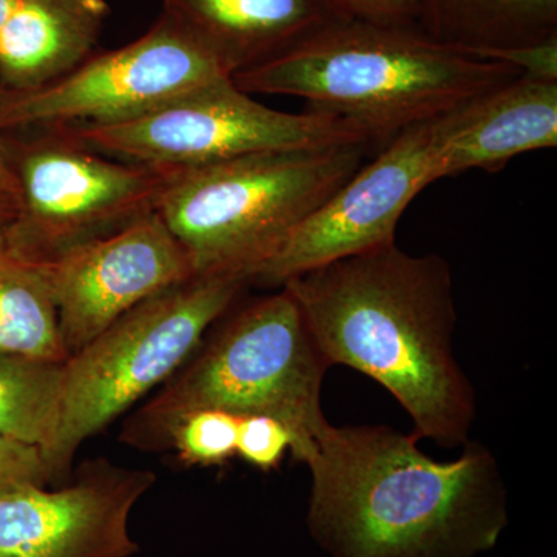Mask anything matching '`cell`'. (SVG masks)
Segmentation results:
<instances>
[{
    "instance_id": "cell-1",
    "label": "cell",
    "mask_w": 557,
    "mask_h": 557,
    "mask_svg": "<svg viewBox=\"0 0 557 557\" xmlns=\"http://www.w3.org/2000/svg\"><path fill=\"white\" fill-rule=\"evenodd\" d=\"M416 434L388 426H333L318 435L307 525L332 557H478L508 525L496 457L468 442L437 461Z\"/></svg>"
},
{
    "instance_id": "cell-2",
    "label": "cell",
    "mask_w": 557,
    "mask_h": 557,
    "mask_svg": "<svg viewBox=\"0 0 557 557\" xmlns=\"http://www.w3.org/2000/svg\"><path fill=\"white\" fill-rule=\"evenodd\" d=\"M311 336L330 364L381 384L418 438L465 446L478 395L454 354V277L438 255L413 256L397 242L289 278Z\"/></svg>"
},
{
    "instance_id": "cell-3",
    "label": "cell",
    "mask_w": 557,
    "mask_h": 557,
    "mask_svg": "<svg viewBox=\"0 0 557 557\" xmlns=\"http://www.w3.org/2000/svg\"><path fill=\"white\" fill-rule=\"evenodd\" d=\"M518 76L504 62L469 57L418 27L335 20L233 81L249 95L307 101L384 146Z\"/></svg>"
},
{
    "instance_id": "cell-4",
    "label": "cell",
    "mask_w": 557,
    "mask_h": 557,
    "mask_svg": "<svg viewBox=\"0 0 557 557\" xmlns=\"http://www.w3.org/2000/svg\"><path fill=\"white\" fill-rule=\"evenodd\" d=\"M231 309L166 386L131 418L123 440L157 449L172 421L193 410L263 413L292 429L293 457L304 463L329 424L321 392L332 364L287 289Z\"/></svg>"
},
{
    "instance_id": "cell-5",
    "label": "cell",
    "mask_w": 557,
    "mask_h": 557,
    "mask_svg": "<svg viewBox=\"0 0 557 557\" xmlns=\"http://www.w3.org/2000/svg\"><path fill=\"white\" fill-rule=\"evenodd\" d=\"M369 145L249 153L180 170L156 212L188 255L194 276L251 282L364 164Z\"/></svg>"
},
{
    "instance_id": "cell-6",
    "label": "cell",
    "mask_w": 557,
    "mask_h": 557,
    "mask_svg": "<svg viewBox=\"0 0 557 557\" xmlns=\"http://www.w3.org/2000/svg\"><path fill=\"white\" fill-rule=\"evenodd\" d=\"M245 278L194 276L127 311L64 362L61 418L47 450L51 478L86 440L178 372L237 302Z\"/></svg>"
},
{
    "instance_id": "cell-7",
    "label": "cell",
    "mask_w": 557,
    "mask_h": 557,
    "mask_svg": "<svg viewBox=\"0 0 557 557\" xmlns=\"http://www.w3.org/2000/svg\"><path fill=\"white\" fill-rule=\"evenodd\" d=\"M2 135L20 189L16 218L3 237L30 262H51L152 214L180 171L112 159L67 126Z\"/></svg>"
},
{
    "instance_id": "cell-8",
    "label": "cell",
    "mask_w": 557,
    "mask_h": 557,
    "mask_svg": "<svg viewBox=\"0 0 557 557\" xmlns=\"http://www.w3.org/2000/svg\"><path fill=\"white\" fill-rule=\"evenodd\" d=\"M67 127L84 145L112 159L172 170L273 150L372 145L364 132L329 113L267 108L233 78L188 91L138 119Z\"/></svg>"
},
{
    "instance_id": "cell-9",
    "label": "cell",
    "mask_w": 557,
    "mask_h": 557,
    "mask_svg": "<svg viewBox=\"0 0 557 557\" xmlns=\"http://www.w3.org/2000/svg\"><path fill=\"white\" fill-rule=\"evenodd\" d=\"M231 78L170 17L120 49L91 54L67 76L32 91L0 90V134L50 126H108Z\"/></svg>"
},
{
    "instance_id": "cell-10",
    "label": "cell",
    "mask_w": 557,
    "mask_h": 557,
    "mask_svg": "<svg viewBox=\"0 0 557 557\" xmlns=\"http://www.w3.org/2000/svg\"><path fill=\"white\" fill-rule=\"evenodd\" d=\"M435 120L409 127L384 145L375 160L362 164L300 223L249 284L281 288L307 271L394 244L403 212L434 183Z\"/></svg>"
},
{
    "instance_id": "cell-11",
    "label": "cell",
    "mask_w": 557,
    "mask_h": 557,
    "mask_svg": "<svg viewBox=\"0 0 557 557\" xmlns=\"http://www.w3.org/2000/svg\"><path fill=\"white\" fill-rule=\"evenodd\" d=\"M42 265L69 358L127 311L194 277L188 255L157 212Z\"/></svg>"
},
{
    "instance_id": "cell-12",
    "label": "cell",
    "mask_w": 557,
    "mask_h": 557,
    "mask_svg": "<svg viewBox=\"0 0 557 557\" xmlns=\"http://www.w3.org/2000/svg\"><path fill=\"white\" fill-rule=\"evenodd\" d=\"M156 485L146 469L86 461L58 490L25 487L0 497V557H132L129 519Z\"/></svg>"
},
{
    "instance_id": "cell-13",
    "label": "cell",
    "mask_w": 557,
    "mask_h": 557,
    "mask_svg": "<svg viewBox=\"0 0 557 557\" xmlns=\"http://www.w3.org/2000/svg\"><path fill=\"white\" fill-rule=\"evenodd\" d=\"M556 146L557 83L520 75L435 120L432 178L498 171L520 153Z\"/></svg>"
},
{
    "instance_id": "cell-14",
    "label": "cell",
    "mask_w": 557,
    "mask_h": 557,
    "mask_svg": "<svg viewBox=\"0 0 557 557\" xmlns=\"http://www.w3.org/2000/svg\"><path fill=\"white\" fill-rule=\"evenodd\" d=\"M161 14L196 40L231 78L335 21L319 0H163Z\"/></svg>"
},
{
    "instance_id": "cell-15",
    "label": "cell",
    "mask_w": 557,
    "mask_h": 557,
    "mask_svg": "<svg viewBox=\"0 0 557 557\" xmlns=\"http://www.w3.org/2000/svg\"><path fill=\"white\" fill-rule=\"evenodd\" d=\"M108 0H17L0 28V90L57 83L95 54Z\"/></svg>"
},
{
    "instance_id": "cell-16",
    "label": "cell",
    "mask_w": 557,
    "mask_h": 557,
    "mask_svg": "<svg viewBox=\"0 0 557 557\" xmlns=\"http://www.w3.org/2000/svg\"><path fill=\"white\" fill-rule=\"evenodd\" d=\"M418 28L471 54L557 36V0H417Z\"/></svg>"
},
{
    "instance_id": "cell-17",
    "label": "cell",
    "mask_w": 557,
    "mask_h": 557,
    "mask_svg": "<svg viewBox=\"0 0 557 557\" xmlns=\"http://www.w3.org/2000/svg\"><path fill=\"white\" fill-rule=\"evenodd\" d=\"M0 351L65 362L57 306L42 263L21 258L0 231Z\"/></svg>"
},
{
    "instance_id": "cell-18",
    "label": "cell",
    "mask_w": 557,
    "mask_h": 557,
    "mask_svg": "<svg viewBox=\"0 0 557 557\" xmlns=\"http://www.w3.org/2000/svg\"><path fill=\"white\" fill-rule=\"evenodd\" d=\"M62 380L64 362L0 351V435L46 456L60 426Z\"/></svg>"
},
{
    "instance_id": "cell-19",
    "label": "cell",
    "mask_w": 557,
    "mask_h": 557,
    "mask_svg": "<svg viewBox=\"0 0 557 557\" xmlns=\"http://www.w3.org/2000/svg\"><path fill=\"white\" fill-rule=\"evenodd\" d=\"M239 418L220 409L183 413L161 435L157 449H174L189 467H222L237 457Z\"/></svg>"
},
{
    "instance_id": "cell-20",
    "label": "cell",
    "mask_w": 557,
    "mask_h": 557,
    "mask_svg": "<svg viewBox=\"0 0 557 557\" xmlns=\"http://www.w3.org/2000/svg\"><path fill=\"white\" fill-rule=\"evenodd\" d=\"M296 448L292 429L277 418L263 413L240 416L237 431V457L259 471L281 467L285 454Z\"/></svg>"
},
{
    "instance_id": "cell-21",
    "label": "cell",
    "mask_w": 557,
    "mask_h": 557,
    "mask_svg": "<svg viewBox=\"0 0 557 557\" xmlns=\"http://www.w3.org/2000/svg\"><path fill=\"white\" fill-rule=\"evenodd\" d=\"M53 480L38 446L0 435V497Z\"/></svg>"
},
{
    "instance_id": "cell-22",
    "label": "cell",
    "mask_w": 557,
    "mask_h": 557,
    "mask_svg": "<svg viewBox=\"0 0 557 557\" xmlns=\"http://www.w3.org/2000/svg\"><path fill=\"white\" fill-rule=\"evenodd\" d=\"M335 20L418 27L417 0H319Z\"/></svg>"
},
{
    "instance_id": "cell-23",
    "label": "cell",
    "mask_w": 557,
    "mask_h": 557,
    "mask_svg": "<svg viewBox=\"0 0 557 557\" xmlns=\"http://www.w3.org/2000/svg\"><path fill=\"white\" fill-rule=\"evenodd\" d=\"M469 57L480 60L504 62L518 70L527 78L557 83V36L531 44V46L509 47V49L479 50Z\"/></svg>"
},
{
    "instance_id": "cell-24",
    "label": "cell",
    "mask_w": 557,
    "mask_h": 557,
    "mask_svg": "<svg viewBox=\"0 0 557 557\" xmlns=\"http://www.w3.org/2000/svg\"><path fill=\"white\" fill-rule=\"evenodd\" d=\"M17 208H20V189L11 168L5 139L0 134V231L5 230L13 222Z\"/></svg>"
},
{
    "instance_id": "cell-25",
    "label": "cell",
    "mask_w": 557,
    "mask_h": 557,
    "mask_svg": "<svg viewBox=\"0 0 557 557\" xmlns=\"http://www.w3.org/2000/svg\"><path fill=\"white\" fill-rule=\"evenodd\" d=\"M17 0H0V28L3 27L7 20H9L11 11L16 5Z\"/></svg>"
}]
</instances>
